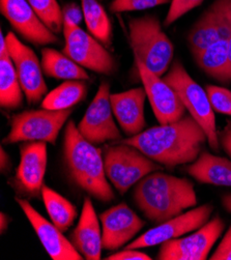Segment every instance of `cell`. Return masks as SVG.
Wrapping results in <instances>:
<instances>
[{
    "label": "cell",
    "instance_id": "obj_27",
    "mask_svg": "<svg viewBox=\"0 0 231 260\" xmlns=\"http://www.w3.org/2000/svg\"><path fill=\"white\" fill-rule=\"evenodd\" d=\"M42 199L51 221L62 232L68 231L78 214L76 206L65 197L45 185L42 189Z\"/></svg>",
    "mask_w": 231,
    "mask_h": 260
},
{
    "label": "cell",
    "instance_id": "obj_11",
    "mask_svg": "<svg viewBox=\"0 0 231 260\" xmlns=\"http://www.w3.org/2000/svg\"><path fill=\"white\" fill-rule=\"evenodd\" d=\"M213 212L214 206L210 203L197 206L195 209L158 224L156 227L150 228L139 238L127 244L124 249L140 250L158 246L167 241L186 236L207 224L211 220Z\"/></svg>",
    "mask_w": 231,
    "mask_h": 260
},
{
    "label": "cell",
    "instance_id": "obj_3",
    "mask_svg": "<svg viewBox=\"0 0 231 260\" xmlns=\"http://www.w3.org/2000/svg\"><path fill=\"white\" fill-rule=\"evenodd\" d=\"M63 159L73 183L101 202L115 199L105 172L102 150L88 142L73 120L65 124Z\"/></svg>",
    "mask_w": 231,
    "mask_h": 260
},
{
    "label": "cell",
    "instance_id": "obj_21",
    "mask_svg": "<svg viewBox=\"0 0 231 260\" xmlns=\"http://www.w3.org/2000/svg\"><path fill=\"white\" fill-rule=\"evenodd\" d=\"M194 59L198 68L205 75L219 82L229 83L230 54L228 40H220L214 43L202 50Z\"/></svg>",
    "mask_w": 231,
    "mask_h": 260
},
{
    "label": "cell",
    "instance_id": "obj_24",
    "mask_svg": "<svg viewBox=\"0 0 231 260\" xmlns=\"http://www.w3.org/2000/svg\"><path fill=\"white\" fill-rule=\"evenodd\" d=\"M84 22L88 32L108 50L112 48L113 26L98 0H81Z\"/></svg>",
    "mask_w": 231,
    "mask_h": 260
},
{
    "label": "cell",
    "instance_id": "obj_20",
    "mask_svg": "<svg viewBox=\"0 0 231 260\" xmlns=\"http://www.w3.org/2000/svg\"><path fill=\"white\" fill-rule=\"evenodd\" d=\"M186 171L200 184L231 187V160L205 150L196 161L188 164Z\"/></svg>",
    "mask_w": 231,
    "mask_h": 260
},
{
    "label": "cell",
    "instance_id": "obj_42",
    "mask_svg": "<svg viewBox=\"0 0 231 260\" xmlns=\"http://www.w3.org/2000/svg\"><path fill=\"white\" fill-rule=\"evenodd\" d=\"M119 2H124V0H119Z\"/></svg>",
    "mask_w": 231,
    "mask_h": 260
},
{
    "label": "cell",
    "instance_id": "obj_43",
    "mask_svg": "<svg viewBox=\"0 0 231 260\" xmlns=\"http://www.w3.org/2000/svg\"><path fill=\"white\" fill-rule=\"evenodd\" d=\"M98 2H101V0H98Z\"/></svg>",
    "mask_w": 231,
    "mask_h": 260
},
{
    "label": "cell",
    "instance_id": "obj_14",
    "mask_svg": "<svg viewBox=\"0 0 231 260\" xmlns=\"http://www.w3.org/2000/svg\"><path fill=\"white\" fill-rule=\"evenodd\" d=\"M138 75L146 91L153 114L160 124L181 119L186 115V108L175 90L160 76L153 74L137 57H134Z\"/></svg>",
    "mask_w": 231,
    "mask_h": 260
},
{
    "label": "cell",
    "instance_id": "obj_25",
    "mask_svg": "<svg viewBox=\"0 0 231 260\" xmlns=\"http://www.w3.org/2000/svg\"><path fill=\"white\" fill-rule=\"evenodd\" d=\"M87 90V84L83 80L64 81L46 94L41 106L49 110L71 109L86 98Z\"/></svg>",
    "mask_w": 231,
    "mask_h": 260
},
{
    "label": "cell",
    "instance_id": "obj_41",
    "mask_svg": "<svg viewBox=\"0 0 231 260\" xmlns=\"http://www.w3.org/2000/svg\"><path fill=\"white\" fill-rule=\"evenodd\" d=\"M229 54H230V70H229L228 81L231 82V37H230V39H229Z\"/></svg>",
    "mask_w": 231,
    "mask_h": 260
},
{
    "label": "cell",
    "instance_id": "obj_30",
    "mask_svg": "<svg viewBox=\"0 0 231 260\" xmlns=\"http://www.w3.org/2000/svg\"><path fill=\"white\" fill-rule=\"evenodd\" d=\"M205 91L215 112L231 116V91L217 85H207Z\"/></svg>",
    "mask_w": 231,
    "mask_h": 260
},
{
    "label": "cell",
    "instance_id": "obj_33",
    "mask_svg": "<svg viewBox=\"0 0 231 260\" xmlns=\"http://www.w3.org/2000/svg\"><path fill=\"white\" fill-rule=\"evenodd\" d=\"M63 22L71 23L80 26L82 21H84V14L82 7L75 3H69L62 8Z\"/></svg>",
    "mask_w": 231,
    "mask_h": 260
},
{
    "label": "cell",
    "instance_id": "obj_34",
    "mask_svg": "<svg viewBox=\"0 0 231 260\" xmlns=\"http://www.w3.org/2000/svg\"><path fill=\"white\" fill-rule=\"evenodd\" d=\"M212 260H231V225L224 235L222 241L212 254Z\"/></svg>",
    "mask_w": 231,
    "mask_h": 260
},
{
    "label": "cell",
    "instance_id": "obj_31",
    "mask_svg": "<svg viewBox=\"0 0 231 260\" xmlns=\"http://www.w3.org/2000/svg\"><path fill=\"white\" fill-rule=\"evenodd\" d=\"M171 3V0H113L109 6V10L112 13H126L137 12L156 8L162 5Z\"/></svg>",
    "mask_w": 231,
    "mask_h": 260
},
{
    "label": "cell",
    "instance_id": "obj_8",
    "mask_svg": "<svg viewBox=\"0 0 231 260\" xmlns=\"http://www.w3.org/2000/svg\"><path fill=\"white\" fill-rule=\"evenodd\" d=\"M110 95V84L102 82L84 116L77 125L83 138L93 145L121 140L120 131L114 121Z\"/></svg>",
    "mask_w": 231,
    "mask_h": 260
},
{
    "label": "cell",
    "instance_id": "obj_23",
    "mask_svg": "<svg viewBox=\"0 0 231 260\" xmlns=\"http://www.w3.org/2000/svg\"><path fill=\"white\" fill-rule=\"evenodd\" d=\"M24 91L10 55L0 56V106L5 110H17L23 105Z\"/></svg>",
    "mask_w": 231,
    "mask_h": 260
},
{
    "label": "cell",
    "instance_id": "obj_28",
    "mask_svg": "<svg viewBox=\"0 0 231 260\" xmlns=\"http://www.w3.org/2000/svg\"><path fill=\"white\" fill-rule=\"evenodd\" d=\"M162 165L158 164L157 162L149 159L147 155L142 153L141 151L135 157V159L130 164L129 168L126 169L120 184L116 188L117 192L120 195H124L127 191L130 190L131 187L136 185L139 180L143 177L148 175L151 172H155L158 170H162Z\"/></svg>",
    "mask_w": 231,
    "mask_h": 260
},
{
    "label": "cell",
    "instance_id": "obj_2",
    "mask_svg": "<svg viewBox=\"0 0 231 260\" xmlns=\"http://www.w3.org/2000/svg\"><path fill=\"white\" fill-rule=\"evenodd\" d=\"M134 202L144 217L161 224L197 205L194 184L161 170L151 172L136 184Z\"/></svg>",
    "mask_w": 231,
    "mask_h": 260
},
{
    "label": "cell",
    "instance_id": "obj_35",
    "mask_svg": "<svg viewBox=\"0 0 231 260\" xmlns=\"http://www.w3.org/2000/svg\"><path fill=\"white\" fill-rule=\"evenodd\" d=\"M152 258L139 251V249H123V251H119L114 253L108 257L106 260H151Z\"/></svg>",
    "mask_w": 231,
    "mask_h": 260
},
{
    "label": "cell",
    "instance_id": "obj_13",
    "mask_svg": "<svg viewBox=\"0 0 231 260\" xmlns=\"http://www.w3.org/2000/svg\"><path fill=\"white\" fill-rule=\"evenodd\" d=\"M46 142H26L20 146V162L10 186L21 196L38 198L42 196L47 170L48 152Z\"/></svg>",
    "mask_w": 231,
    "mask_h": 260
},
{
    "label": "cell",
    "instance_id": "obj_5",
    "mask_svg": "<svg viewBox=\"0 0 231 260\" xmlns=\"http://www.w3.org/2000/svg\"><path fill=\"white\" fill-rule=\"evenodd\" d=\"M162 78L175 90L189 114L202 126L211 148L219 150L215 111L205 89L193 79L183 62L178 59L172 61L169 70Z\"/></svg>",
    "mask_w": 231,
    "mask_h": 260
},
{
    "label": "cell",
    "instance_id": "obj_36",
    "mask_svg": "<svg viewBox=\"0 0 231 260\" xmlns=\"http://www.w3.org/2000/svg\"><path fill=\"white\" fill-rule=\"evenodd\" d=\"M218 138L222 149L227 153L231 160V121H227L225 127L218 133Z\"/></svg>",
    "mask_w": 231,
    "mask_h": 260
},
{
    "label": "cell",
    "instance_id": "obj_22",
    "mask_svg": "<svg viewBox=\"0 0 231 260\" xmlns=\"http://www.w3.org/2000/svg\"><path fill=\"white\" fill-rule=\"evenodd\" d=\"M42 68L43 72L49 78L56 80H83L89 79L86 70L75 62L63 52L52 48L42 50Z\"/></svg>",
    "mask_w": 231,
    "mask_h": 260
},
{
    "label": "cell",
    "instance_id": "obj_7",
    "mask_svg": "<svg viewBox=\"0 0 231 260\" xmlns=\"http://www.w3.org/2000/svg\"><path fill=\"white\" fill-rule=\"evenodd\" d=\"M65 46L63 53L84 69L105 76H112L118 70L116 59L110 51L80 26L63 22Z\"/></svg>",
    "mask_w": 231,
    "mask_h": 260
},
{
    "label": "cell",
    "instance_id": "obj_17",
    "mask_svg": "<svg viewBox=\"0 0 231 260\" xmlns=\"http://www.w3.org/2000/svg\"><path fill=\"white\" fill-rule=\"evenodd\" d=\"M16 202L26 216L46 252L53 260H82L83 256L75 249L71 241L53 222L43 217L24 197H15Z\"/></svg>",
    "mask_w": 231,
    "mask_h": 260
},
{
    "label": "cell",
    "instance_id": "obj_37",
    "mask_svg": "<svg viewBox=\"0 0 231 260\" xmlns=\"http://www.w3.org/2000/svg\"><path fill=\"white\" fill-rule=\"evenodd\" d=\"M0 170H2L3 173L9 172L11 170V158L4 147L0 148Z\"/></svg>",
    "mask_w": 231,
    "mask_h": 260
},
{
    "label": "cell",
    "instance_id": "obj_29",
    "mask_svg": "<svg viewBox=\"0 0 231 260\" xmlns=\"http://www.w3.org/2000/svg\"><path fill=\"white\" fill-rule=\"evenodd\" d=\"M27 3L49 29L55 35L63 30L62 8L57 0H27Z\"/></svg>",
    "mask_w": 231,
    "mask_h": 260
},
{
    "label": "cell",
    "instance_id": "obj_15",
    "mask_svg": "<svg viewBox=\"0 0 231 260\" xmlns=\"http://www.w3.org/2000/svg\"><path fill=\"white\" fill-rule=\"evenodd\" d=\"M0 12L16 34L26 42L35 46L60 43L57 35L47 27L27 0H0Z\"/></svg>",
    "mask_w": 231,
    "mask_h": 260
},
{
    "label": "cell",
    "instance_id": "obj_4",
    "mask_svg": "<svg viewBox=\"0 0 231 260\" xmlns=\"http://www.w3.org/2000/svg\"><path fill=\"white\" fill-rule=\"evenodd\" d=\"M127 31L134 57L153 74L163 77L174 60V45L164 32L159 18L153 15L131 18Z\"/></svg>",
    "mask_w": 231,
    "mask_h": 260
},
{
    "label": "cell",
    "instance_id": "obj_9",
    "mask_svg": "<svg viewBox=\"0 0 231 260\" xmlns=\"http://www.w3.org/2000/svg\"><path fill=\"white\" fill-rule=\"evenodd\" d=\"M225 229L219 217L211 219L199 229L185 238H177L160 245L158 260H205Z\"/></svg>",
    "mask_w": 231,
    "mask_h": 260
},
{
    "label": "cell",
    "instance_id": "obj_12",
    "mask_svg": "<svg viewBox=\"0 0 231 260\" xmlns=\"http://www.w3.org/2000/svg\"><path fill=\"white\" fill-rule=\"evenodd\" d=\"M7 42L10 56L27 103L29 105L42 103L49 91L43 76L42 63H40L35 51L22 43L12 31L7 35Z\"/></svg>",
    "mask_w": 231,
    "mask_h": 260
},
{
    "label": "cell",
    "instance_id": "obj_40",
    "mask_svg": "<svg viewBox=\"0 0 231 260\" xmlns=\"http://www.w3.org/2000/svg\"><path fill=\"white\" fill-rule=\"evenodd\" d=\"M221 204L223 205L224 210L226 212L231 214V193H228V194H225L222 196Z\"/></svg>",
    "mask_w": 231,
    "mask_h": 260
},
{
    "label": "cell",
    "instance_id": "obj_16",
    "mask_svg": "<svg viewBox=\"0 0 231 260\" xmlns=\"http://www.w3.org/2000/svg\"><path fill=\"white\" fill-rule=\"evenodd\" d=\"M98 218L102 224L103 249L107 251L125 247L145 226V222L124 202L103 212Z\"/></svg>",
    "mask_w": 231,
    "mask_h": 260
},
{
    "label": "cell",
    "instance_id": "obj_38",
    "mask_svg": "<svg viewBox=\"0 0 231 260\" xmlns=\"http://www.w3.org/2000/svg\"><path fill=\"white\" fill-rule=\"evenodd\" d=\"M4 55H10V52H9L7 37L2 31L0 32V56H4Z\"/></svg>",
    "mask_w": 231,
    "mask_h": 260
},
{
    "label": "cell",
    "instance_id": "obj_19",
    "mask_svg": "<svg viewBox=\"0 0 231 260\" xmlns=\"http://www.w3.org/2000/svg\"><path fill=\"white\" fill-rule=\"evenodd\" d=\"M98 217L90 198L83 202L78 224L70 235V241L84 259L100 260L103 250V236Z\"/></svg>",
    "mask_w": 231,
    "mask_h": 260
},
{
    "label": "cell",
    "instance_id": "obj_1",
    "mask_svg": "<svg viewBox=\"0 0 231 260\" xmlns=\"http://www.w3.org/2000/svg\"><path fill=\"white\" fill-rule=\"evenodd\" d=\"M138 148L158 164L174 168L197 160L208 137L189 114L174 122L151 126L140 134L120 140Z\"/></svg>",
    "mask_w": 231,
    "mask_h": 260
},
{
    "label": "cell",
    "instance_id": "obj_32",
    "mask_svg": "<svg viewBox=\"0 0 231 260\" xmlns=\"http://www.w3.org/2000/svg\"><path fill=\"white\" fill-rule=\"evenodd\" d=\"M203 2L204 0H171L163 25L165 27H169L178 19L199 7Z\"/></svg>",
    "mask_w": 231,
    "mask_h": 260
},
{
    "label": "cell",
    "instance_id": "obj_6",
    "mask_svg": "<svg viewBox=\"0 0 231 260\" xmlns=\"http://www.w3.org/2000/svg\"><path fill=\"white\" fill-rule=\"evenodd\" d=\"M73 111V108L65 110L42 108L15 114L11 119L10 133L4 138L3 143L38 141L54 145Z\"/></svg>",
    "mask_w": 231,
    "mask_h": 260
},
{
    "label": "cell",
    "instance_id": "obj_39",
    "mask_svg": "<svg viewBox=\"0 0 231 260\" xmlns=\"http://www.w3.org/2000/svg\"><path fill=\"white\" fill-rule=\"evenodd\" d=\"M10 224V218L8 215H6L5 213L0 214V232H2V235H4L5 231L8 229Z\"/></svg>",
    "mask_w": 231,
    "mask_h": 260
},
{
    "label": "cell",
    "instance_id": "obj_10",
    "mask_svg": "<svg viewBox=\"0 0 231 260\" xmlns=\"http://www.w3.org/2000/svg\"><path fill=\"white\" fill-rule=\"evenodd\" d=\"M231 37V0H215L193 24L187 36L188 48L195 57L209 46Z\"/></svg>",
    "mask_w": 231,
    "mask_h": 260
},
{
    "label": "cell",
    "instance_id": "obj_26",
    "mask_svg": "<svg viewBox=\"0 0 231 260\" xmlns=\"http://www.w3.org/2000/svg\"><path fill=\"white\" fill-rule=\"evenodd\" d=\"M140 150L135 146L121 143L108 146L105 149L104 167L110 184L116 189L132 161L135 159Z\"/></svg>",
    "mask_w": 231,
    "mask_h": 260
},
{
    "label": "cell",
    "instance_id": "obj_18",
    "mask_svg": "<svg viewBox=\"0 0 231 260\" xmlns=\"http://www.w3.org/2000/svg\"><path fill=\"white\" fill-rule=\"evenodd\" d=\"M146 96L144 87H136L110 95L113 114L127 137L136 136L144 131L146 126L144 116Z\"/></svg>",
    "mask_w": 231,
    "mask_h": 260
}]
</instances>
